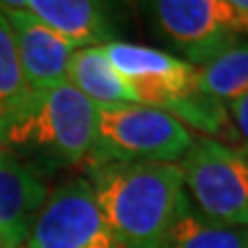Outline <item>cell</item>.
I'll return each mask as SVG.
<instances>
[{"label":"cell","mask_w":248,"mask_h":248,"mask_svg":"<svg viewBox=\"0 0 248 248\" xmlns=\"http://www.w3.org/2000/svg\"><path fill=\"white\" fill-rule=\"evenodd\" d=\"M95 130V106L71 83L25 89L0 110V147L40 178L83 164Z\"/></svg>","instance_id":"obj_1"},{"label":"cell","mask_w":248,"mask_h":248,"mask_svg":"<svg viewBox=\"0 0 248 248\" xmlns=\"http://www.w3.org/2000/svg\"><path fill=\"white\" fill-rule=\"evenodd\" d=\"M85 180L122 248H168L186 199L176 164H87Z\"/></svg>","instance_id":"obj_2"},{"label":"cell","mask_w":248,"mask_h":248,"mask_svg":"<svg viewBox=\"0 0 248 248\" xmlns=\"http://www.w3.org/2000/svg\"><path fill=\"white\" fill-rule=\"evenodd\" d=\"M104 52L139 104L168 112L201 137L223 143L238 137L226 104L201 89L197 66L166 50L126 40L106 44Z\"/></svg>","instance_id":"obj_3"},{"label":"cell","mask_w":248,"mask_h":248,"mask_svg":"<svg viewBox=\"0 0 248 248\" xmlns=\"http://www.w3.org/2000/svg\"><path fill=\"white\" fill-rule=\"evenodd\" d=\"M139 9L170 54L197 68L248 44V15L228 0H139Z\"/></svg>","instance_id":"obj_4"},{"label":"cell","mask_w":248,"mask_h":248,"mask_svg":"<svg viewBox=\"0 0 248 248\" xmlns=\"http://www.w3.org/2000/svg\"><path fill=\"white\" fill-rule=\"evenodd\" d=\"M182 122L164 110L143 104L95 108V130L87 164L159 161L178 164L192 143Z\"/></svg>","instance_id":"obj_5"},{"label":"cell","mask_w":248,"mask_h":248,"mask_svg":"<svg viewBox=\"0 0 248 248\" xmlns=\"http://www.w3.org/2000/svg\"><path fill=\"white\" fill-rule=\"evenodd\" d=\"M184 190L201 213L248 228V153L211 137H192L178 161Z\"/></svg>","instance_id":"obj_6"},{"label":"cell","mask_w":248,"mask_h":248,"mask_svg":"<svg viewBox=\"0 0 248 248\" xmlns=\"http://www.w3.org/2000/svg\"><path fill=\"white\" fill-rule=\"evenodd\" d=\"M21 248H122L108 228L85 176L56 186Z\"/></svg>","instance_id":"obj_7"},{"label":"cell","mask_w":248,"mask_h":248,"mask_svg":"<svg viewBox=\"0 0 248 248\" xmlns=\"http://www.w3.org/2000/svg\"><path fill=\"white\" fill-rule=\"evenodd\" d=\"M137 9L139 0H27V11L75 48L122 40Z\"/></svg>","instance_id":"obj_8"},{"label":"cell","mask_w":248,"mask_h":248,"mask_svg":"<svg viewBox=\"0 0 248 248\" xmlns=\"http://www.w3.org/2000/svg\"><path fill=\"white\" fill-rule=\"evenodd\" d=\"M27 89H42L66 81L75 46L29 11L4 13Z\"/></svg>","instance_id":"obj_9"},{"label":"cell","mask_w":248,"mask_h":248,"mask_svg":"<svg viewBox=\"0 0 248 248\" xmlns=\"http://www.w3.org/2000/svg\"><path fill=\"white\" fill-rule=\"evenodd\" d=\"M44 178L0 147V248H21L48 199Z\"/></svg>","instance_id":"obj_10"},{"label":"cell","mask_w":248,"mask_h":248,"mask_svg":"<svg viewBox=\"0 0 248 248\" xmlns=\"http://www.w3.org/2000/svg\"><path fill=\"white\" fill-rule=\"evenodd\" d=\"M66 83H71L95 108L139 104L130 85L106 56L104 46L77 48L68 62Z\"/></svg>","instance_id":"obj_11"},{"label":"cell","mask_w":248,"mask_h":248,"mask_svg":"<svg viewBox=\"0 0 248 248\" xmlns=\"http://www.w3.org/2000/svg\"><path fill=\"white\" fill-rule=\"evenodd\" d=\"M168 248H248V228L211 219L186 195Z\"/></svg>","instance_id":"obj_12"},{"label":"cell","mask_w":248,"mask_h":248,"mask_svg":"<svg viewBox=\"0 0 248 248\" xmlns=\"http://www.w3.org/2000/svg\"><path fill=\"white\" fill-rule=\"evenodd\" d=\"M199 85L209 95L228 104L248 91V44L219 54L199 68Z\"/></svg>","instance_id":"obj_13"},{"label":"cell","mask_w":248,"mask_h":248,"mask_svg":"<svg viewBox=\"0 0 248 248\" xmlns=\"http://www.w3.org/2000/svg\"><path fill=\"white\" fill-rule=\"evenodd\" d=\"M27 89L23 79L17 52H15L13 33L4 13H0V110L17 99Z\"/></svg>","instance_id":"obj_14"},{"label":"cell","mask_w":248,"mask_h":248,"mask_svg":"<svg viewBox=\"0 0 248 248\" xmlns=\"http://www.w3.org/2000/svg\"><path fill=\"white\" fill-rule=\"evenodd\" d=\"M226 108H228L232 126H234L238 139L242 141V149L248 153V91L228 102Z\"/></svg>","instance_id":"obj_15"},{"label":"cell","mask_w":248,"mask_h":248,"mask_svg":"<svg viewBox=\"0 0 248 248\" xmlns=\"http://www.w3.org/2000/svg\"><path fill=\"white\" fill-rule=\"evenodd\" d=\"M27 11V0H0V13Z\"/></svg>","instance_id":"obj_16"},{"label":"cell","mask_w":248,"mask_h":248,"mask_svg":"<svg viewBox=\"0 0 248 248\" xmlns=\"http://www.w3.org/2000/svg\"><path fill=\"white\" fill-rule=\"evenodd\" d=\"M228 2H230L232 6H236L238 11H242V13L248 15V0H228Z\"/></svg>","instance_id":"obj_17"}]
</instances>
